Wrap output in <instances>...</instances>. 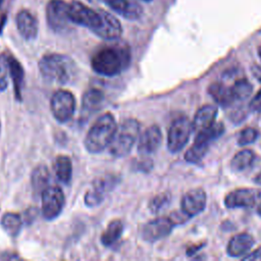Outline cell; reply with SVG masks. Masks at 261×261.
I'll list each match as a JSON object with an SVG mask.
<instances>
[{"label": "cell", "instance_id": "cell-21", "mask_svg": "<svg viewBox=\"0 0 261 261\" xmlns=\"http://www.w3.org/2000/svg\"><path fill=\"white\" fill-rule=\"evenodd\" d=\"M208 93L214 99V101L222 107L230 106L236 101L231 88L221 82L211 84L208 87Z\"/></svg>", "mask_w": 261, "mask_h": 261}, {"label": "cell", "instance_id": "cell-12", "mask_svg": "<svg viewBox=\"0 0 261 261\" xmlns=\"http://www.w3.org/2000/svg\"><path fill=\"white\" fill-rule=\"evenodd\" d=\"M261 197V192L257 189H237L228 193L224 198L225 207L232 208H251L257 204Z\"/></svg>", "mask_w": 261, "mask_h": 261}, {"label": "cell", "instance_id": "cell-40", "mask_svg": "<svg viewBox=\"0 0 261 261\" xmlns=\"http://www.w3.org/2000/svg\"><path fill=\"white\" fill-rule=\"evenodd\" d=\"M142 1H144V2H151L152 0H142Z\"/></svg>", "mask_w": 261, "mask_h": 261}, {"label": "cell", "instance_id": "cell-11", "mask_svg": "<svg viewBox=\"0 0 261 261\" xmlns=\"http://www.w3.org/2000/svg\"><path fill=\"white\" fill-rule=\"evenodd\" d=\"M174 225L175 224L169 216H160L145 223L141 234L144 241L154 243L167 237Z\"/></svg>", "mask_w": 261, "mask_h": 261}, {"label": "cell", "instance_id": "cell-3", "mask_svg": "<svg viewBox=\"0 0 261 261\" xmlns=\"http://www.w3.org/2000/svg\"><path fill=\"white\" fill-rule=\"evenodd\" d=\"M117 129V123L112 113L106 112L99 116L88 130L84 145L91 154H99L109 147Z\"/></svg>", "mask_w": 261, "mask_h": 261}, {"label": "cell", "instance_id": "cell-29", "mask_svg": "<svg viewBox=\"0 0 261 261\" xmlns=\"http://www.w3.org/2000/svg\"><path fill=\"white\" fill-rule=\"evenodd\" d=\"M236 101H244L249 98L253 92V86L246 79L237 80L230 87Z\"/></svg>", "mask_w": 261, "mask_h": 261}, {"label": "cell", "instance_id": "cell-33", "mask_svg": "<svg viewBox=\"0 0 261 261\" xmlns=\"http://www.w3.org/2000/svg\"><path fill=\"white\" fill-rule=\"evenodd\" d=\"M258 136H259V133L257 129L253 127H246L239 134L238 144L240 146H246V145L252 144L253 142L256 141Z\"/></svg>", "mask_w": 261, "mask_h": 261}, {"label": "cell", "instance_id": "cell-2", "mask_svg": "<svg viewBox=\"0 0 261 261\" xmlns=\"http://www.w3.org/2000/svg\"><path fill=\"white\" fill-rule=\"evenodd\" d=\"M39 70L47 82L58 85L71 83L77 73V66L74 60L65 54L48 53L39 60Z\"/></svg>", "mask_w": 261, "mask_h": 261}, {"label": "cell", "instance_id": "cell-27", "mask_svg": "<svg viewBox=\"0 0 261 261\" xmlns=\"http://www.w3.org/2000/svg\"><path fill=\"white\" fill-rule=\"evenodd\" d=\"M255 160V153L250 149L238 152L230 161V168L234 172H241L251 167Z\"/></svg>", "mask_w": 261, "mask_h": 261}, {"label": "cell", "instance_id": "cell-5", "mask_svg": "<svg viewBox=\"0 0 261 261\" xmlns=\"http://www.w3.org/2000/svg\"><path fill=\"white\" fill-rule=\"evenodd\" d=\"M46 20L56 34L69 32L71 21L68 16V3L64 0H50L46 5Z\"/></svg>", "mask_w": 261, "mask_h": 261}, {"label": "cell", "instance_id": "cell-31", "mask_svg": "<svg viewBox=\"0 0 261 261\" xmlns=\"http://www.w3.org/2000/svg\"><path fill=\"white\" fill-rule=\"evenodd\" d=\"M171 201V195L167 192L156 195L149 203V209L152 213H158L168 207Z\"/></svg>", "mask_w": 261, "mask_h": 261}, {"label": "cell", "instance_id": "cell-23", "mask_svg": "<svg viewBox=\"0 0 261 261\" xmlns=\"http://www.w3.org/2000/svg\"><path fill=\"white\" fill-rule=\"evenodd\" d=\"M8 62H9L10 76L12 79V84L14 89V95H15V98L18 101H20L22 97L21 92H22L23 82H24V71H23L22 65L14 56L8 55Z\"/></svg>", "mask_w": 261, "mask_h": 261}, {"label": "cell", "instance_id": "cell-7", "mask_svg": "<svg viewBox=\"0 0 261 261\" xmlns=\"http://www.w3.org/2000/svg\"><path fill=\"white\" fill-rule=\"evenodd\" d=\"M68 16L72 23L85 27L92 33L101 23L100 11H96L77 0H72L68 3Z\"/></svg>", "mask_w": 261, "mask_h": 261}, {"label": "cell", "instance_id": "cell-30", "mask_svg": "<svg viewBox=\"0 0 261 261\" xmlns=\"http://www.w3.org/2000/svg\"><path fill=\"white\" fill-rule=\"evenodd\" d=\"M208 144H202V143H195L191 146V148L186 152L185 154V160L190 163H198L200 162L203 157L206 155V153L209 150Z\"/></svg>", "mask_w": 261, "mask_h": 261}, {"label": "cell", "instance_id": "cell-39", "mask_svg": "<svg viewBox=\"0 0 261 261\" xmlns=\"http://www.w3.org/2000/svg\"><path fill=\"white\" fill-rule=\"evenodd\" d=\"M258 53H259V56H260V58H261V46H260L259 49H258Z\"/></svg>", "mask_w": 261, "mask_h": 261}, {"label": "cell", "instance_id": "cell-38", "mask_svg": "<svg viewBox=\"0 0 261 261\" xmlns=\"http://www.w3.org/2000/svg\"><path fill=\"white\" fill-rule=\"evenodd\" d=\"M257 212H258V214L261 216V203L258 205V208H257Z\"/></svg>", "mask_w": 261, "mask_h": 261}, {"label": "cell", "instance_id": "cell-6", "mask_svg": "<svg viewBox=\"0 0 261 261\" xmlns=\"http://www.w3.org/2000/svg\"><path fill=\"white\" fill-rule=\"evenodd\" d=\"M50 109L53 117L59 123L69 121L76 109V100L74 95L67 90L56 91L50 100Z\"/></svg>", "mask_w": 261, "mask_h": 261}, {"label": "cell", "instance_id": "cell-36", "mask_svg": "<svg viewBox=\"0 0 261 261\" xmlns=\"http://www.w3.org/2000/svg\"><path fill=\"white\" fill-rule=\"evenodd\" d=\"M252 71H253V73L255 74L256 79H258L259 81H261V67H259V66H254V67L252 68Z\"/></svg>", "mask_w": 261, "mask_h": 261}, {"label": "cell", "instance_id": "cell-10", "mask_svg": "<svg viewBox=\"0 0 261 261\" xmlns=\"http://www.w3.org/2000/svg\"><path fill=\"white\" fill-rule=\"evenodd\" d=\"M118 184V176L113 174L105 175L96 179L93 186L85 194V204L88 207H96L105 199L106 195Z\"/></svg>", "mask_w": 261, "mask_h": 261}, {"label": "cell", "instance_id": "cell-35", "mask_svg": "<svg viewBox=\"0 0 261 261\" xmlns=\"http://www.w3.org/2000/svg\"><path fill=\"white\" fill-rule=\"evenodd\" d=\"M243 260H253V261H261V247L257 248L253 252L246 254L243 257Z\"/></svg>", "mask_w": 261, "mask_h": 261}, {"label": "cell", "instance_id": "cell-32", "mask_svg": "<svg viewBox=\"0 0 261 261\" xmlns=\"http://www.w3.org/2000/svg\"><path fill=\"white\" fill-rule=\"evenodd\" d=\"M9 62L8 54L0 53V92H3L8 87L9 79Z\"/></svg>", "mask_w": 261, "mask_h": 261}, {"label": "cell", "instance_id": "cell-16", "mask_svg": "<svg viewBox=\"0 0 261 261\" xmlns=\"http://www.w3.org/2000/svg\"><path fill=\"white\" fill-rule=\"evenodd\" d=\"M15 23L19 35L27 41H33L37 38L39 24L36 17L27 9H21L15 16Z\"/></svg>", "mask_w": 261, "mask_h": 261}, {"label": "cell", "instance_id": "cell-25", "mask_svg": "<svg viewBox=\"0 0 261 261\" xmlns=\"http://www.w3.org/2000/svg\"><path fill=\"white\" fill-rule=\"evenodd\" d=\"M124 229L123 222L119 219H114L108 223L105 230L102 232L100 241L103 246L110 247L114 245L122 236Z\"/></svg>", "mask_w": 261, "mask_h": 261}, {"label": "cell", "instance_id": "cell-14", "mask_svg": "<svg viewBox=\"0 0 261 261\" xmlns=\"http://www.w3.org/2000/svg\"><path fill=\"white\" fill-rule=\"evenodd\" d=\"M162 142V133L158 125L153 124L147 127L140 136L138 142V153L142 156L154 154L160 147Z\"/></svg>", "mask_w": 261, "mask_h": 261}, {"label": "cell", "instance_id": "cell-37", "mask_svg": "<svg viewBox=\"0 0 261 261\" xmlns=\"http://www.w3.org/2000/svg\"><path fill=\"white\" fill-rule=\"evenodd\" d=\"M254 182L261 186V171L254 177Z\"/></svg>", "mask_w": 261, "mask_h": 261}, {"label": "cell", "instance_id": "cell-24", "mask_svg": "<svg viewBox=\"0 0 261 261\" xmlns=\"http://www.w3.org/2000/svg\"><path fill=\"white\" fill-rule=\"evenodd\" d=\"M53 170L57 179L63 185H69L72 177V163L68 156L59 155L53 163Z\"/></svg>", "mask_w": 261, "mask_h": 261}, {"label": "cell", "instance_id": "cell-15", "mask_svg": "<svg viewBox=\"0 0 261 261\" xmlns=\"http://www.w3.org/2000/svg\"><path fill=\"white\" fill-rule=\"evenodd\" d=\"M205 206L206 193L203 189L197 188L190 190L181 198L180 209L190 218L200 214L205 209Z\"/></svg>", "mask_w": 261, "mask_h": 261}, {"label": "cell", "instance_id": "cell-4", "mask_svg": "<svg viewBox=\"0 0 261 261\" xmlns=\"http://www.w3.org/2000/svg\"><path fill=\"white\" fill-rule=\"evenodd\" d=\"M140 130L141 124L137 119L127 118L123 120L117 126L114 138L108 147L109 153L116 158L128 155L139 139Z\"/></svg>", "mask_w": 261, "mask_h": 261}, {"label": "cell", "instance_id": "cell-26", "mask_svg": "<svg viewBox=\"0 0 261 261\" xmlns=\"http://www.w3.org/2000/svg\"><path fill=\"white\" fill-rule=\"evenodd\" d=\"M0 224L9 237L16 238L21 230L22 220L19 214L14 212H6L2 215Z\"/></svg>", "mask_w": 261, "mask_h": 261}, {"label": "cell", "instance_id": "cell-19", "mask_svg": "<svg viewBox=\"0 0 261 261\" xmlns=\"http://www.w3.org/2000/svg\"><path fill=\"white\" fill-rule=\"evenodd\" d=\"M218 109L214 105H204L202 106L195 114V117L192 121L193 130L199 133L209 126H211L215 122V118L217 116Z\"/></svg>", "mask_w": 261, "mask_h": 261}, {"label": "cell", "instance_id": "cell-28", "mask_svg": "<svg viewBox=\"0 0 261 261\" xmlns=\"http://www.w3.org/2000/svg\"><path fill=\"white\" fill-rule=\"evenodd\" d=\"M224 132V125L222 122H214L211 126L197 133L195 137V143H202V144H208L217 138H219Z\"/></svg>", "mask_w": 261, "mask_h": 261}, {"label": "cell", "instance_id": "cell-8", "mask_svg": "<svg viewBox=\"0 0 261 261\" xmlns=\"http://www.w3.org/2000/svg\"><path fill=\"white\" fill-rule=\"evenodd\" d=\"M193 132L192 121L187 116L175 118L167 133V148L171 153L179 152L188 143Z\"/></svg>", "mask_w": 261, "mask_h": 261}, {"label": "cell", "instance_id": "cell-22", "mask_svg": "<svg viewBox=\"0 0 261 261\" xmlns=\"http://www.w3.org/2000/svg\"><path fill=\"white\" fill-rule=\"evenodd\" d=\"M104 93L99 89L88 90L82 99V112L90 116L92 113L98 111L104 101Z\"/></svg>", "mask_w": 261, "mask_h": 261}, {"label": "cell", "instance_id": "cell-13", "mask_svg": "<svg viewBox=\"0 0 261 261\" xmlns=\"http://www.w3.org/2000/svg\"><path fill=\"white\" fill-rule=\"evenodd\" d=\"M99 11L101 14V23L93 33L105 41L118 40L122 35V25L120 21L113 14L105 10L100 9Z\"/></svg>", "mask_w": 261, "mask_h": 261}, {"label": "cell", "instance_id": "cell-9", "mask_svg": "<svg viewBox=\"0 0 261 261\" xmlns=\"http://www.w3.org/2000/svg\"><path fill=\"white\" fill-rule=\"evenodd\" d=\"M41 211L46 220L56 219L62 212L65 197L61 188L57 186H49L41 195Z\"/></svg>", "mask_w": 261, "mask_h": 261}, {"label": "cell", "instance_id": "cell-1", "mask_svg": "<svg viewBox=\"0 0 261 261\" xmlns=\"http://www.w3.org/2000/svg\"><path fill=\"white\" fill-rule=\"evenodd\" d=\"M130 49L126 44L114 43L95 51L91 58L92 69L103 76H115L124 71L130 63Z\"/></svg>", "mask_w": 261, "mask_h": 261}, {"label": "cell", "instance_id": "cell-20", "mask_svg": "<svg viewBox=\"0 0 261 261\" xmlns=\"http://www.w3.org/2000/svg\"><path fill=\"white\" fill-rule=\"evenodd\" d=\"M51 174L48 167L44 164L36 166L31 174V187L33 194L41 197L42 193L49 187Z\"/></svg>", "mask_w": 261, "mask_h": 261}, {"label": "cell", "instance_id": "cell-17", "mask_svg": "<svg viewBox=\"0 0 261 261\" xmlns=\"http://www.w3.org/2000/svg\"><path fill=\"white\" fill-rule=\"evenodd\" d=\"M106 5L122 17L136 20L143 14V8L136 0H104Z\"/></svg>", "mask_w": 261, "mask_h": 261}, {"label": "cell", "instance_id": "cell-18", "mask_svg": "<svg viewBox=\"0 0 261 261\" xmlns=\"http://www.w3.org/2000/svg\"><path fill=\"white\" fill-rule=\"evenodd\" d=\"M255 241L253 237L247 232L233 236L227 244V254L231 257L245 256L253 247Z\"/></svg>", "mask_w": 261, "mask_h": 261}, {"label": "cell", "instance_id": "cell-34", "mask_svg": "<svg viewBox=\"0 0 261 261\" xmlns=\"http://www.w3.org/2000/svg\"><path fill=\"white\" fill-rule=\"evenodd\" d=\"M250 109L255 112L261 111V89L255 94V96L250 101Z\"/></svg>", "mask_w": 261, "mask_h": 261}]
</instances>
